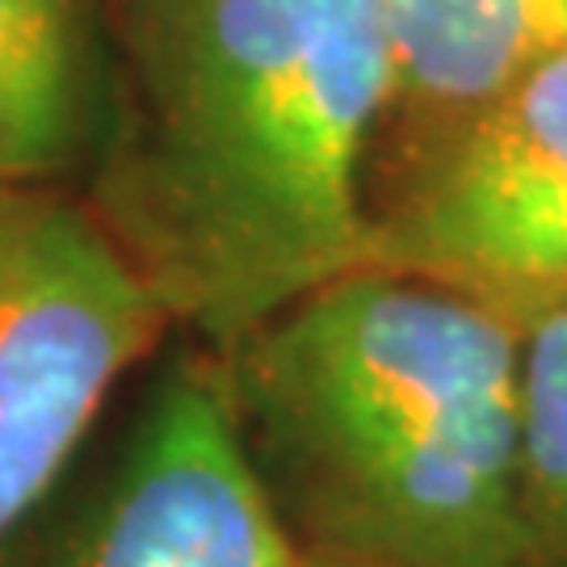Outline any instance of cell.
Masks as SVG:
<instances>
[{"mask_svg": "<svg viewBox=\"0 0 567 567\" xmlns=\"http://www.w3.org/2000/svg\"><path fill=\"white\" fill-rule=\"evenodd\" d=\"M206 353L303 567H526L517 320L358 265Z\"/></svg>", "mask_w": 567, "mask_h": 567, "instance_id": "7a4b0ae2", "label": "cell"}, {"mask_svg": "<svg viewBox=\"0 0 567 567\" xmlns=\"http://www.w3.org/2000/svg\"><path fill=\"white\" fill-rule=\"evenodd\" d=\"M118 89L68 182L198 349L365 265L383 0H110Z\"/></svg>", "mask_w": 567, "mask_h": 567, "instance_id": "6da1fadb", "label": "cell"}, {"mask_svg": "<svg viewBox=\"0 0 567 567\" xmlns=\"http://www.w3.org/2000/svg\"><path fill=\"white\" fill-rule=\"evenodd\" d=\"M383 13L395 84L379 152L480 110L567 51V0H383Z\"/></svg>", "mask_w": 567, "mask_h": 567, "instance_id": "8992f818", "label": "cell"}, {"mask_svg": "<svg viewBox=\"0 0 567 567\" xmlns=\"http://www.w3.org/2000/svg\"><path fill=\"white\" fill-rule=\"evenodd\" d=\"M102 110L89 0H0V173L68 182Z\"/></svg>", "mask_w": 567, "mask_h": 567, "instance_id": "52a82bcc", "label": "cell"}, {"mask_svg": "<svg viewBox=\"0 0 567 567\" xmlns=\"http://www.w3.org/2000/svg\"><path fill=\"white\" fill-rule=\"evenodd\" d=\"M0 567H303L227 425L210 353L164 365L114 458L0 538Z\"/></svg>", "mask_w": 567, "mask_h": 567, "instance_id": "5b68a950", "label": "cell"}, {"mask_svg": "<svg viewBox=\"0 0 567 567\" xmlns=\"http://www.w3.org/2000/svg\"><path fill=\"white\" fill-rule=\"evenodd\" d=\"M365 265L450 286L517 324L567 303V51L374 156Z\"/></svg>", "mask_w": 567, "mask_h": 567, "instance_id": "277c9868", "label": "cell"}, {"mask_svg": "<svg viewBox=\"0 0 567 567\" xmlns=\"http://www.w3.org/2000/svg\"><path fill=\"white\" fill-rule=\"evenodd\" d=\"M168 332L72 185L0 173V538L72 480L105 404Z\"/></svg>", "mask_w": 567, "mask_h": 567, "instance_id": "3957f363", "label": "cell"}, {"mask_svg": "<svg viewBox=\"0 0 567 567\" xmlns=\"http://www.w3.org/2000/svg\"><path fill=\"white\" fill-rule=\"evenodd\" d=\"M517 513L526 567H567V303L522 324Z\"/></svg>", "mask_w": 567, "mask_h": 567, "instance_id": "ba28073f", "label": "cell"}]
</instances>
